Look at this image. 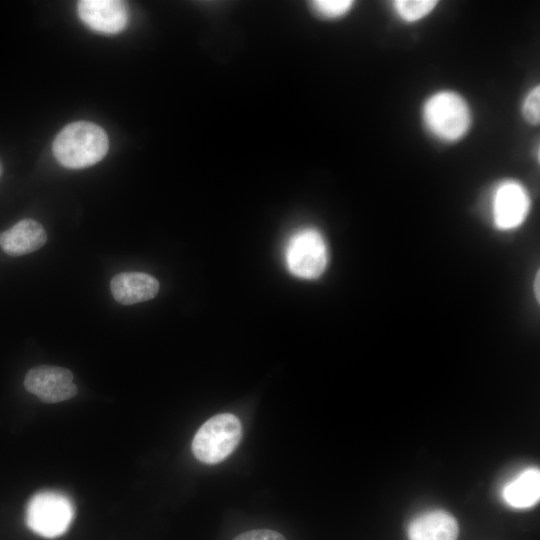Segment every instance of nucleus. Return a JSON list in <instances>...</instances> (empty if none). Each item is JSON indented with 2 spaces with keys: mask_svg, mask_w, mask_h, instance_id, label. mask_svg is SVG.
<instances>
[{
  "mask_svg": "<svg viewBox=\"0 0 540 540\" xmlns=\"http://www.w3.org/2000/svg\"><path fill=\"white\" fill-rule=\"evenodd\" d=\"M539 275L536 276V281H535V294H537V299H539Z\"/></svg>",
  "mask_w": 540,
  "mask_h": 540,
  "instance_id": "obj_17",
  "label": "nucleus"
},
{
  "mask_svg": "<svg viewBox=\"0 0 540 540\" xmlns=\"http://www.w3.org/2000/svg\"><path fill=\"white\" fill-rule=\"evenodd\" d=\"M241 437L242 425L238 417L230 413L217 414L196 432L192 452L202 463L217 464L236 449Z\"/></svg>",
  "mask_w": 540,
  "mask_h": 540,
  "instance_id": "obj_3",
  "label": "nucleus"
},
{
  "mask_svg": "<svg viewBox=\"0 0 540 540\" xmlns=\"http://www.w3.org/2000/svg\"><path fill=\"white\" fill-rule=\"evenodd\" d=\"M77 9L80 19L101 33H118L128 21L126 5L118 0H82L78 2Z\"/></svg>",
  "mask_w": 540,
  "mask_h": 540,
  "instance_id": "obj_8",
  "label": "nucleus"
},
{
  "mask_svg": "<svg viewBox=\"0 0 540 540\" xmlns=\"http://www.w3.org/2000/svg\"><path fill=\"white\" fill-rule=\"evenodd\" d=\"M520 114L523 120L531 125L538 126L540 123V85L530 87L520 103Z\"/></svg>",
  "mask_w": 540,
  "mask_h": 540,
  "instance_id": "obj_15",
  "label": "nucleus"
},
{
  "mask_svg": "<svg viewBox=\"0 0 540 540\" xmlns=\"http://www.w3.org/2000/svg\"><path fill=\"white\" fill-rule=\"evenodd\" d=\"M74 517L72 501L56 491L35 494L26 508V524L35 533L55 538L67 531Z\"/></svg>",
  "mask_w": 540,
  "mask_h": 540,
  "instance_id": "obj_4",
  "label": "nucleus"
},
{
  "mask_svg": "<svg viewBox=\"0 0 540 540\" xmlns=\"http://www.w3.org/2000/svg\"><path fill=\"white\" fill-rule=\"evenodd\" d=\"M233 540H286L279 532L270 529H255L237 535Z\"/></svg>",
  "mask_w": 540,
  "mask_h": 540,
  "instance_id": "obj_16",
  "label": "nucleus"
},
{
  "mask_svg": "<svg viewBox=\"0 0 540 540\" xmlns=\"http://www.w3.org/2000/svg\"><path fill=\"white\" fill-rule=\"evenodd\" d=\"M438 3L435 0H395L390 6L397 20L406 25H414L429 17Z\"/></svg>",
  "mask_w": 540,
  "mask_h": 540,
  "instance_id": "obj_13",
  "label": "nucleus"
},
{
  "mask_svg": "<svg viewBox=\"0 0 540 540\" xmlns=\"http://www.w3.org/2000/svg\"><path fill=\"white\" fill-rule=\"evenodd\" d=\"M24 386L28 392L45 403L65 401L77 393L72 372L58 366L33 367L25 376Z\"/></svg>",
  "mask_w": 540,
  "mask_h": 540,
  "instance_id": "obj_7",
  "label": "nucleus"
},
{
  "mask_svg": "<svg viewBox=\"0 0 540 540\" xmlns=\"http://www.w3.org/2000/svg\"><path fill=\"white\" fill-rule=\"evenodd\" d=\"M420 121L426 134L441 144L463 140L473 126V110L458 91L442 88L428 94L420 106Z\"/></svg>",
  "mask_w": 540,
  "mask_h": 540,
  "instance_id": "obj_1",
  "label": "nucleus"
},
{
  "mask_svg": "<svg viewBox=\"0 0 540 540\" xmlns=\"http://www.w3.org/2000/svg\"><path fill=\"white\" fill-rule=\"evenodd\" d=\"M531 198L527 188L518 180L505 178L492 188L489 213L495 228L511 231L520 227L528 218Z\"/></svg>",
  "mask_w": 540,
  "mask_h": 540,
  "instance_id": "obj_5",
  "label": "nucleus"
},
{
  "mask_svg": "<svg viewBox=\"0 0 540 540\" xmlns=\"http://www.w3.org/2000/svg\"><path fill=\"white\" fill-rule=\"evenodd\" d=\"M503 498L514 508H528L538 502L540 497V472L529 468L505 485Z\"/></svg>",
  "mask_w": 540,
  "mask_h": 540,
  "instance_id": "obj_12",
  "label": "nucleus"
},
{
  "mask_svg": "<svg viewBox=\"0 0 540 540\" xmlns=\"http://www.w3.org/2000/svg\"><path fill=\"white\" fill-rule=\"evenodd\" d=\"M109 141L103 128L87 121L65 126L53 142L58 162L71 169L85 168L99 162L107 153Z\"/></svg>",
  "mask_w": 540,
  "mask_h": 540,
  "instance_id": "obj_2",
  "label": "nucleus"
},
{
  "mask_svg": "<svg viewBox=\"0 0 540 540\" xmlns=\"http://www.w3.org/2000/svg\"><path fill=\"white\" fill-rule=\"evenodd\" d=\"M110 290L118 303L133 305L154 298L159 291V282L147 273L123 272L112 278Z\"/></svg>",
  "mask_w": 540,
  "mask_h": 540,
  "instance_id": "obj_10",
  "label": "nucleus"
},
{
  "mask_svg": "<svg viewBox=\"0 0 540 540\" xmlns=\"http://www.w3.org/2000/svg\"><path fill=\"white\" fill-rule=\"evenodd\" d=\"M350 0H317L311 2L312 11L325 20H337L345 17L353 8Z\"/></svg>",
  "mask_w": 540,
  "mask_h": 540,
  "instance_id": "obj_14",
  "label": "nucleus"
},
{
  "mask_svg": "<svg viewBox=\"0 0 540 540\" xmlns=\"http://www.w3.org/2000/svg\"><path fill=\"white\" fill-rule=\"evenodd\" d=\"M285 260L288 270L296 277H319L328 262L327 245L322 234L311 227L295 232L287 243Z\"/></svg>",
  "mask_w": 540,
  "mask_h": 540,
  "instance_id": "obj_6",
  "label": "nucleus"
},
{
  "mask_svg": "<svg viewBox=\"0 0 540 540\" xmlns=\"http://www.w3.org/2000/svg\"><path fill=\"white\" fill-rule=\"evenodd\" d=\"M456 519L444 511H432L415 518L408 528L409 540H457Z\"/></svg>",
  "mask_w": 540,
  "mask_h": 540,
  "instance_id": "obj_11",
  "label": "nucleus"
},
{
  "mask_svg": "<svg viewBox=\"0 0 540 540\" xmlns=\"http://www.w3.org/2000/svg\"><path fill=\"white\" fill-rule=\"evenodd\" d=\"M47 233L36 220L23 219L0 233V247L9 256L32 253L45 245Z\"/></svg>",
  "mask_w": 540,
  "mask_h": 540,
  "instance_id": "obj_9",
  "label": "nucleus"
}]
</instances>
